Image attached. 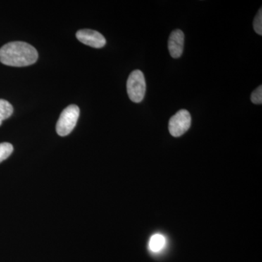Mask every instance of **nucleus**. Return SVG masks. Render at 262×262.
<instances>
[{"label": "nucleus", "mask_w": 262, "mask_h": 262, "mask_svg": "<svg viewBox=\"0 0 262 262\" xmlns=\"http://www.w3.org/2000/svg\"><path fill=\"white\" fill-rule=\"evenodd\" d=\"M146 84L144 74L140 70L131 72L127 81V92L134 103H140L145 96Z\"/></svg>", "instance_id": "nucleus-2"}, {"label": "nucleus", "mask_w": 262, "mask_h": 262, "mask_svg": "<svg viewBox=\"0 0 262 262\" xmlns=\"http://www.w3.org/2000/svg\"><path fill=\"white\" fill-rule=\"evenodd\" d=\"M168 46L169 53L172 58H180L182 56L183 51H184V32L180 29L173 31L169 37Z\"/></svg>", "instance_id": "nucleus-6"}, {"label": "nucleus", "mask_w": 262, "mask_h": 262, "mask_svg": "<svg viewBox=\"0 0 262 262\" xmlns=\"http://www.w3.org/2000/svg\"><path fill=\"white\" fill-rule=\"evenodd\" d=\"M80 42L95 48H101L106 45V40L101 33L91 29H82L76 34Z\"/></svg>", "instance_id": "nucleus-5"}, {"label": "nucleus", "mask_w": 262, "mask_h": 262, "mask_svg": "<svg viewBox=\"0 0 262 262\" xmlns=\"http://www.w3.org/2000/svg\"><path fill=\"white\" fill-rule=\"evenodd\" d=\"M13 146L10 143H1L0 144V163L9 158L13 153Z\"/></svg>", "instance_id": "nucleus-9"}, {"label": "nucleus", "mask_w": 262, "mask_h": 262, "mask_svg": "<svg viewBox=\"0 0 262 262\" xmlns=\"http://www.w3.org/2000/svg\"><path fill=\"white\" fill-rule=\"evenodd\" d=\"M192 117L187 110H179L169 120L168 129L170 135L180 137L184 135L191 126Z\"/></svg>", "instance_id": "nucleus-4"}, {"label": "nucleus", "mask_w": 262, "mask_h": 262, "mask_svg": "<svg viewBox=\"0 0 262 262\" xmlns=\"http://www.w3.org/2000/svg\"><path fill=\"white\" fill-rule=\"evenodd\" d=\"M166 241L162 234H156L150 239L149 243V249L153 252H160L165 247Z\"/></svg>", "instance_id": "nucleus-7"}, {"label": "nucleus", "mask_w": 262, "mask_h": 262, "mask_svg": "<svg viewBox=\"0 0 262 262\" xmlns=\"http://www.w3.org/2000/svg\"><path fill=\"white\" fill-rule=\"evenodd\" d=\"M38 59L37 50L27 42H12L0 48V62L10 67L34 64Z\"/></svg>", "instance_id": "nucleus-1"}, {"label": "nucleus", "mask_w": 262, "mask_h": 262, "mask_svg": "<svg viewBox=\"0 0 262 262\" xmlns=\"http://www.w3.org/2000/svg\"><path fill=\"white\" fill-rule=\"evenodd\" d=\"M80 116V108L77 105H70L62 112L56 124V132L61 136H68L73 130Z\"/></svg>", "instance_id": "nucleus-3"}, {"label": "nucleus", "mask_w": 262, "mask_h": 262, "mask_svg": "<svg viewBox=\"0 0 262 262\" xmlns=\"http://www.w3.org/2000/svg\"><path fill=\"white\" fill-rule=\"evenodd\" d=\"M13 113V107L8 101L0 99V125Z\"/></svg>", "instance_id": "nucleus-8"}, {"label": "nucleus", "mask_w": 262, "mask_h": 262, "mask_svg": "<svg viewBox=\"0 0 262 262\" xmlns=\"http://www.w3.org/2000/svg\"><path fill=\"white\" fill-rule=\"evenodd\" d=\"M253 29L255 32L259 35H262V10L260 8L258 10L257 15L255 17L253 20Z\"/></svg>", "instance_id": "nucleus-10"}, {"label": "nucleus", "mask_w": 262, "mask_h": 262, "mask_svg": "<svg viewBox=\"0 0 262 262\" xmlns=\"http://www.w3.org/2000/svg\"><path fill=\"white\" fill-rule=\"evenodd\" d=\"M251 100L255 104H261L262 103V86L260 85L257 89L253 91L251 96Z\"/></svg>", "instance_id": "nucleus-11"}]
</instances>
